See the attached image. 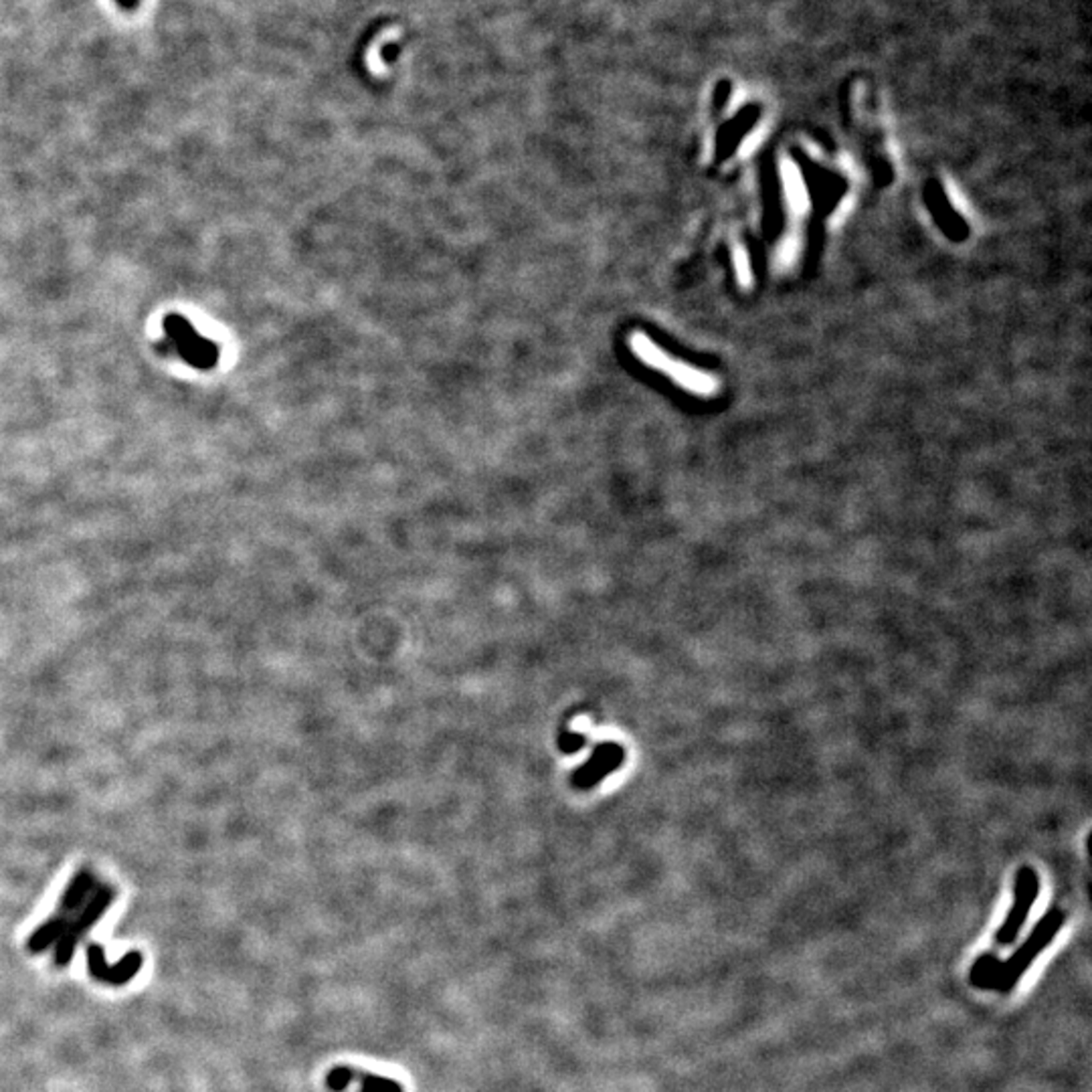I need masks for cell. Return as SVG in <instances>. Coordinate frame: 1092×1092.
I'll use <instances>...</instances> for the list:
<instances>
[{"mask_svg":"<svg viewBox=\"0 0 1092 1092\" xmlns=\"http://www.w3.org/2000/svg\"><path fill=\"white\" fill-rule=\"evenodd\" d=\"M1064 923L1066 912L1060 909H1052L1041 916L1030 937L1022 943V947H1018V951H1015L1006 963H999L994 991H997V994H1010V991H1013L1015 985L1020 983L1022 975L1032 968V963L1038 959L1040 953L1058 935Z\"/></svg>","mask_w":1092,"mask_h":1092,"instance_id":"cell-1","label":"cell"},{"mask_svg":"<svg viewBox=\"0 0 1092 1092\" xmlns=\"http://www.w3.org/2000/svg\"><path fill=\"white\" fill-rule=\"evenodd\" d=\"M630 348H632V353L637 358H642L649 369H656L666 376H670L674 383L688 388V391H694L698 395H708L714 391V383L708 379V376L700 374L698 371L688 369L686 364L670 358L660 346L651 342L646 334L633 332L630 336Z\"/></svg>","mask_w":1092,"mask_h":1092,"instance_id":"cell-2","label":"cell"},{"mask_svg":"<svg viewBox=\"0 0 1092 1092\" xmlns=\"http://www.w3.org/2000/svg\"><path fill=\"white\" fill-rule=\"evenodd\" d=\"M165 332L174 350L195 369H212L217 364L221 350L215 342L207 341L197 332L195 326L181 313H167Z\"/></svg>","mask_w":1092,"mask_h":1092,"instance_id":"cell-3","label":"cell"},{"mask_svg":"<svg viewBox=\"0 0 1092 1092\" xmlns=\"http://www.w3.org/2000/svg\"><path fill=\"white\" fill-rule=\"evenodd\" d=\"M1040 895V876L1032 866H1022L1015 874L1013 882V905L1008 910L1006 921L996 933V943L999 947H1010L1015 939H1018L1022 926L1026 925L1027 916H1030L1036 898Z\"/></svg>","mask_w":1092,"mask_h":1092,"instance_id":"cell-4","label":"cell"},{"mask_svg":"<svg viewBox=\"0 0 1092 1092\" xmlns=\"http://www.w3.org/2000/svg\"><path fill=\"white\" fill-rule=\"evenodd\" d=\"M625 763V749L618 743H601L593 749L591 757H589L579 769L571 777V783L576 789H593L601 781L607 779L609 775L618 771Z\"/></svg>","mask_w":1092,"mask_h":1092,"instance_id":"cell-5","label":"cell"},{"mask_svg":"<svg viewBox=\"0 0 1092 1092\" xmlns=\"http://www.w3.org/2000/svg\"><path fill=\"white\" fill-rule=\"evenodd\" d=\"M326 1086L332 1092H344L348 1086H357L358 1092H405L403 1085L374 1072L358 1070L353 1066H336L326 1074Z\"/></svg>","mask_w":1092,"mask_h":1092,"instance_id":"cell-6","label":"cell"},{"mask_svg":"<svg viewBox=\"0 0 1092 1092\" xmlns=\"http://www.w3.org/2000/svg\"><path fill=\"white\" fill-rule=\"evenodd\" d=\"M114 896H116V893L111 888H108V886L99 890V893L95 895V898L92 900L90 909H87L81 914V919L78 921V925L71 926L69 931L66 933V937H63L61 945L57 949V955H55V961H57L59 968H63V965H67V961L73 955V949H75V943H78V939L99 919V916H102V912L111 905V900H114Z\"/></svg>","mask_w":1092,"mask_h":1092,"instance_id":"cell-7","label":"cell"},{"mask_svg":"<svg viewBox=\"0 0 1092 1092\" xmlns=\"http://www.w3.org/2000/svg\"><path fill=\"white\" fill-rule=\"evenodd\" d=\"M87 957H90V971L95 979L99 982H108V983H125L128 979L142 968V957L138 955V953H130L128 957L124 961H120L118 968H106L104 963V953L99 949V945H92L87 949Z\"/></svg>","mask_w":1092,"mask_h":1092,"instance_id":"cell-8","label":"cell"},{"mask_svg":"<svg viewBox=\"0 0 1092 1092\" xmlns=\"http://www.w3.org/2000/svg\"><path fill=\"white\" fill-rule=\"evenodd\" d=\"M999 959L994 955V953H985V955L979 957L973 968L969 971V982L975 989H983V991H994L996 985V979H997V969H999Z\"/></svg>","mask_w":1092,"mask_h":1092,"instance_id":"cell-9","label":"cell"},{"mask_svg":"<svg viewBox=\"0 0 1092 1092\" xmlns=\"http://www.w3.org/2000/svg\"><path fill=\"white\" fill-rule=\"evenodd\" d=\"M92 881H94V876L90 870H81L78 876H75L67 888L66 896H63V900H61V910L78 909L81 905L83 896L87 895V890L92 888Z\"/></svg>","mask_w":1092,"mask_h":1092,"instance_id":"cell-10","label":"cell"},{"mask_svg":"<svg viewBox=\"0 0 1092 1092\" xmlns=\"http://www.w3.org/2000/svg\"><path fill=\"white\" fill-rule=\"evenodd\" d=\"M63 928H66V921L59 919V916H55V919L45 923L39 928V931H36L31 937V940H29V951L31 953H41V951H45L49 945L53 943V940H57L63 933H66V931H63Z\"/></svg>","mask_w":1092,"mask_h":1092,"instance_id":"cell-11","label":"cell"},{"mask_svg":"<svg viewBox=\"0 0 1092 1092\" xmlns=\"http://www.w3.org/2000/svg\"><path fill=\"white\" fill-rule=\"evenodd\" d=\"M559 747L564 755H575L585 747V735L581 733H562L559 738Z\"/></svg>","mask_w":1092,"mask_h":1092,"instance_id":"cell-12","label":"cell"},{"mask_svg":"<svg viewBox=\"0 0 1092 1092\" xmlns=\"http://www.w3.org/2000/svg\"><path fill=\"white\" fill-rule=\"evenodd\" d=\"M114 3L124 12H136L138 8L142 7V0H114Z\"/></svg>","mask_w":1092,"mask_h":1092,"instance_id":"cell-13","label":"cell"}]
</instances>
